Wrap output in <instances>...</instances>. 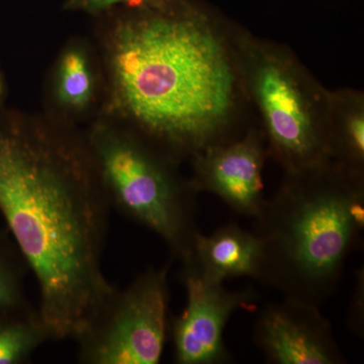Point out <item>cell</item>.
<instances>
[{"label":"cell","instance_id":"8","mask_svg":"<svg viewBox=\"0 0 364 364\" xmlns=\"http://www.w3.org/2000/svg\"><path fill=\"white\" fill-rule=\"evenodd\" d=\"M268 157L267 142L259 128L198 153L191 181L198 193L219 196L239 215L256 218L264 203L262 172Z\"/></svg>","mask_w":364,"mask_h":364},{"label":"cell","instance_id":"10","mask_svg":"<svg viewBox=\"0 0 364 364\" xmlns=\"http://www.w3.org/2000/svg\"><path fill=\"white\" fill-rule=\"evenodd\" d=\"M263 242L239 225H224L210 235L198 232L191 251L181 261L189 263L203 279L223 282L236 277L259 279Z\"/></svg>","mask_w":364,"mask_h":364},{"label":"cell","instance_id":"3","mask_svg":"<svg viewBox=\"0 0 364 364\" xmlns=\"http://www.w3.org/2000/svg\"><path fill=\"white\" fill-rule=\"evenodd\" d=\"M363 174L333 160L284 173L254 218L264 251L258 282L284 298L324 305L349 256L363 247Z\"/></svg>","mask_w":364,"mask_h":364},{"label":"cell","instance_id":"15","mask_svg":"<svg viewBox=\"0 0 364 364\" xmlns=\"http://www.w3.org/2000/svg\"><path fill=\"white\" fill-rule=\"evenodd\" d=\"M165 0H66L64 9L102 18L119 9L153 6Z\"/></svg>","mask_w":364,"mask_h":364},{"label":"cell","instance_id":"5","mask_svg":"<svg viewBox=\"0 0 364 364\" xmlns=\"http://www.w3.org/2000/svg\"><path fill=\"white\" fill-rule=\"evenodd\" d=\"M238 49L244 91L259 117L268 157L284 173L331 161L330 91L286 46L240 28Z\"/></svg>","mask_w":364,"mask_h":364},{"label":"cell","instance_id":"13","mask_svg":"<svg viewBox=\"0 0 364 364\" xmlns=\"http://www.w3.org/2000/svg\"><path fill=\"white\" fill-rule=\"evenodd\" d=\"M51 340L38 309L0 315V364L25 363Z\"/></svg>","mask_w":364,"mask_h":364},{"label":"cell","instance_id":"12","mask_svg":"<svg viewBox=\"0 0 364 364\" xmlns=\"http://www.w3.org/2000/svg\"><path fill=\"white\" fill-rule=\"evenodd\" d=\"M329 144L333 161L364 176V97L360 91H330Z\"/></svg>","mask_w":364,"mask_h":364},{"label":"cell","instance_id":"9","mask_svg":"<svg viewBox=\"0 0 364 364\" xmlns=\"http://www.w3.org/2000/svg\"><path fill=\"white\" fill-rule=\"evenodd\" d=\"M321 306L284 298L261 309L253 330L254 345L268 363L344 364L330 321Z\"/></svg>","mask_w":364,"mask_h":364},{"label":"cell","instance_id":"1","mask_svg":"<svg viewBox=\"0 0 364 364\" xmlns=\"http://www.w3.org/2000/svg\"><path fill=\"white\" fill-rule=\"evenodd\" d=\"M102 18L105 117L181 164L247 131L239 26L198 0Z\"/></svg>","mask_w":364,"mask_h":364},{"label":"cell","instance_id":"4","mask_svg":"<svg viewBox=\"0 0 364 364\" xmlns=\"http://www.w3.org/2000/svg\"><path fill=\"white\" fill-rule=\"evenodd\" d=\"M85 136L109 207L156 234L172 260L182 259L200 232V193L182 176L181 163L107 117Z\"/></svg>","mask_w":364,"mask_h":364},{"label":"cell","instance_id":"6","mask_svg":"<svg viewBox=\"0 0 364 364\" xmlns=\"http://www.w3.org/2000/svg\"><path fill=\"white\" fill-rule=\"evenodd\" d=\"M171 261L117 289L76 337L83 364H158L169 334Z\"/></svg>","mask_w":364,"mask_h":364},{"label":"cell","instance_id":"16","mask_svg":"<svg viewBox=\"0 0 364 364\" xmlns=\"http://www.w3.org/2000/svg\"><path fill=\"white\" fill-rule=\"evenodd\" d=\"M349 329L358 338L364 336V269L356 270V282L347 314Z\"/></svg>","mask_w":364,"mask_h":364},{"label":"cell","instance_id":"17","mask_svg":"<svg viewBox=\"0 0 364 364\" xmlns=\"http://www.w3.org/2000/svg\"><path fill=\"white\" fill-rule=\"evenodd\" d=\"M4 92V81H2L1 75H0V100H1L2 95Z\"/></svg>","mask_w":364,"mask_h":364},{"label":"cell","instance_id":"11","mask_svg":"<svg viewBox=\"0 0 364 364\" xmlns=\"http://www.w3.org/2000/svg\"><path fill=\"white\" fill-rule=\"evenodd\" d=\"M55 107L68 117L69 123L87 114L100 93V75L88 46L74 41L60 53L52 78Z\"/></svg>","mask_w":364,"mask_h":364},{"label":"cell","instance_id":"14","mask_svg":"<svg viewBox=\"0 0 364 364\" xmlns=\"http://www.w3.org/2000/svg\"><path fill=\"white\" fill-rule=\"evenodd\" d=\"M0 241V315L28 308L23 289V267Z\"/></svg>","mask_w":364,"mask_h":364},{"label":"cell","instance_id":"7","mask_svg":"<svg viewBox=\"0 0 364 364\" xmlns=\"http://www.w3.org/2000/svg\"><path fill=\"white\" fill-rule=\"evenodd\" d=\"M181 262L186 305L181 315L170 320L174 360L178 364L232 363L225 345V328L235 313L254 308L260 294L252 287L230 291L223 282L203 279L189 263Z\"/></svg>","mask_w":364,"mask_h":364},{"label":"cell","instance_id":"2","mask_svg":"<svg viewBox=\"0 0 364 364\" xmlns=\"http://www.w3.org/2000/svg\"><path fill=\"white\" fill-rule=\"evenodd\" d=\"M111 210L85 133L55 117L0 124V212L51 340L75 339L114 291L102 268Z\"/></svg>","mask_w":364,"mask_h":364}]
</instances>
